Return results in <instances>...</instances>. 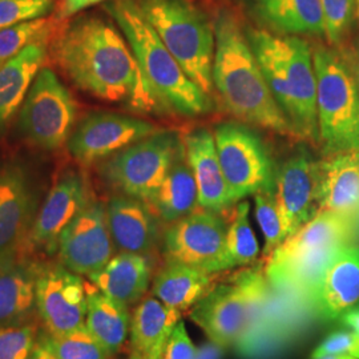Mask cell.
Here are the masks:
<instances>
[{
    "mask_svg": "<svg viewBox=\"0 0 359 359\" xmlns=\"http://www.w3.org/2000/svg\"><path fill=\"white\" fill-rule=\"evenodd\" d=\"M50 53L65 76L90 96L142 111L158 109L127 39L107 18L77 16L53 34Z\"/></svg>",
    "mask_w": 359,
    "mask_h": 359,
    "instance_id": "cell-1",
    "label": "cell"
},
{
    "mask_svg": "<svg viewBox=\"0 0 359 359\" xmlns=\"http://www.w3.org/2000/svg\"><path fill=\"white\" fill-rule=\"evenodd\" d=\"M213 86L231 115L278 133H293L276 102L256 55L237 19L228 11L215 25Z\"/></svg>",
    "mask_w": 359,
    "mask_h": 359,
    "instance_id": "cell-2",
    "label": "cell"
},
{
    "mask_svg": "<svg viewBox=\"0 0 359 359\" xmlns=\"http://www.w3.org/2000/svg\"><path fill=\"white\" fill-rule=\"evenodd\" d=\"M105 10L127 39L158 109L189 117L212 109L209 95L185 74L135 0H111Z\"/></svg>",
    "mask_w": 359,
    "mask_h": 359,
    "instance_id": "cell-3",
    "label": "cell"
},
{
    "mask_svg": "<svg viewBox=\"0 0 359 359\" xmlns=\"http://www.w3.org/2000/svg\"><path fill=\"white\" fill-rule=\"evenodd\" d=\"M248 40L293 133L316 137L317 77L308 41L265 29H252Z\"/></svg>",
    "mask_w": 359,
    "mask_h": 359,
    "instance_id": "cell-4",
    "label": "cell"
},
{
    "mask_svg": "<svg viewBox=\"0 0 359 359\" xmlns=\"http://www.w3.org/2000/svg\"><path fill=\"white\" fill-rule=\"evenodd\" d=\"M358 231L355 221L330 210H320L271 253L265 269L270 285L313 302L335 253L353 245Z\"/></svg>",
    "mask_w": 359,
    "mask_h": 359,
    "instance_id": "cell-5",
    "label": "cell"
},
{
    "mask_svg": "<svg viewBox=\"0 0 359 359\" xmlns=\"http://www.w3.org/2000/svg\"><path fill=\"white\" fill-rule=\"evenodd\" d=\"M145 19L193 83L213 90L215 27L189 0H135Z\"/></svg>",
    "mask_w": 359,
    "mask_h": 359,
    "instance_id": "cell-6",
    "label": "cell"
},
{
    "mask_svg": "<svg viewBox=\"0 0 359 359\" xmlns=\"http://www.w3.org/2000/svg\"><path fill=\"white\" fill-rule=\"evenodd\" d=\"M269 283L261 266L244 270L233 283L215 286L193 308L191 320L222 348L245 344L266 311Z\"/></svg>",
    "mask_w": 359,
    "mask_h": 359,
    "instance_id": "cell-7",
    "label": "cell"
},
{
    "mask_svg": "<svg viewBox=\"0 0 359 359\" xmlns=\"http://www.w3.org/2000/svg\"><path fill=\"white\" fill-rule=\"evenodd\" d=\"M317 77V118L329 154L359 151V86L346 63L325 47L314 55Z\"/></svg>",
    "mask_w": 359,
    "mask_h": 359,
    "instance_id": "cell-8",
    "label": "cell"
},
{
    "mask_svg": "<svg viewBox=\"0 0 359 359\" xmlns=\"http://www.w3.org/2000/svg\"><path fill=\"white\" fill-rule=\"evenodd\" d=\"M182 152L175 132L157 130L104 160L100 175L118 192L148 203Z\"/></svg>",
    "mask_w": 359,
    "mask_h": 359,
    "instance_id": "cell-9",
    "label": "cell"
},
{
    "mask_svg": "<svg viewBox=\"0 0 359 359\" xmlns=\"http://www.w3.org/2000/svg\"><path fill=\"white\" fill-rule=\"evenodd\" d=\"M215 142L231 204L249 194L276 189L277 169L268 147L253 129L224 123L215 130Z\"/></svg>",
    "mask_w": 359,
    "mask_h": 359,
    "instance_id": "cell-10",
    "label": "cell"
},
{
    "mask_svg": "<svg viewBox=\"0 0 359 359\" xmlns=\"http://www.w3.org/2000/svg\"><path fill=\"white\" fill-rule=\"evenodd\" d=\"M74 96L51 68L43 67L19 109L23 135L39 148L55 151L68 142L76 123Z\"/></svg>",
    "mask_w": 359,
    "mask_h": 359,
    "instance_id": "cell-11",
    "label": "cell"
},
{
    "mask_svg": "<svg viewBox=\"0 0 359 359\" xmlns=\"http://www.w3.org/2000/svg\"><path fill=\"white\" fill-rule=\"evenodd\" d=\"M226 225L212 210L200 209L181 218L164 233L163 249L168 262H180L215 274L234 268L228 246Z\"/></svg>",
    "mask_w": 359,
    "mask_h": 359,
    "instance_id": "cell-12",
    "label": "cell"
},
{
    "mask_svg": "<svg viewBox=\"0 0 359 359\" xmlns=\"http://www.w3.org/2000/svg\"><path fill=\"white\" fill-rule=\"evenodd\" d=\"M36 313L55 335L86 329V281L62 264H43L36 278Z\"/></svg>",
    "mask_w": 359,
    "mask_h": 359,
    "instance_id": "cell-13",
    "label": "cell"
},
{
    "mask_svg": "<svg viewBox=\"0 0 359 359\" xmlns=\"http://www.w3.org/2000/svg\"><path fill=\"white\" fill-rule=\"evenodd\" d=\"M156 132L157 128L154 124L142 118L96 112L84 117L77 124L67 147L79 164L92 165Z\"/></svg>",
    "mask_w": 359,
    "mask_h": 359,
    "instance_id": "cell-14",
    "label": "cell"
},
{
    "mask_svg": "<svg viewBox=\"0 0 359 359\" xmlns=\"http://www.w3.org/2000/svg\"><path fill=\"white\" fill-rule=\"evenodd\" d=\"M92 200L86 177L76 170L65 172L55 181L27 236L29 253L52 256L65 228Z\"/></svg>",
    "mask_w": 359,
    "mask_h": 359,
    "instance_id": "cell-15",
    "label": "cell"
},
{
    "mask_svg": "<svg viewBox=\"0 0 359 359\" xmlns=\"http://www.w3.org/2000/svg\"><path fill=\"white\" fill-rule=\"evenodd\" d=\"M114 252L105 206L90 200L62 233L56 255L67 269L90 277L103 269Z\"/></svg>",
    "mask_w": 359,
    "mask_h": 359,
    "instance_id": "cell-16",
    "label": "cell"
},
{
    "mask_svg": "<svg viewBox=\"0 0 359 359\" xmlns=\"http://www.w3.org/2000/svg\"><path fill=\"white\" fill-rule=\"evenodd\" d=\"M274 192L286 238L320 212L316 163L305 151H298L277 170Z\"/></svg>",
    "mask_w": 359,
    "mask_h": 359,
    "instance_id": "cell-17",
    "label": "cell"
},
{
    "mask_svg": "<svg viewBox=\"0 0 359 359\" xmlns=\"http://www.w3.org/2000/svg\"><path fill=\"white\" fill-rule=\"evenodd\" d=\"M35 196L26 169L7 161L0 165V256L25 246L34 222Z\"/></svg>",
    "mask_w": 359,
    "mask_h": 359,
    "instance_id": "cell-18",
    "label": "cell"
},
{
    "mask_svg": "<svg viewBox=\"0 0 359 359\" xmlns=\"http://www.w3.org/2000/svg\"><path fill=\"white\" fill-rule=\"evenodd\" d=\"M40 266L25 246L0 256V327L34 320Z\"/></svg>",
    "mask_w": 359,
    "mask_h": 359,
    "instance_id": "cell-19",
    "label": "cell"
},
{
    "mask_svg": "<svg viewBox=\"0 0 359 359\" xmlns=\"http://www.w3.org/2000/svg\"><path fill=\"white\" fill-rule=\"evenodd\" d=\"M108 228L120 253L151 256L158 243L157 216L145 201L127 194L112 197L105 206Z\"/></svg>",
    "mask_w": 359,
    "mask_h": 359,
    "instance_id": "cell-20",
    "label": "cell"
},
{
    "mask_svg": "<svg viewBox=\"0 0 359 359\" xmlns=\"http://www.w3.org/2000/svg\"><path fill=\"white\" fill-rule=\"evenodd\" d=\"M311 305L326 320L342 318L359 309V248L347 245L335 253Z\"/></svg>",
    "mask_w": 359,
    "mask_h": 359,
    "instance_id": "cell-21",
    "label": "cell"
},
{
    "mask_svg": "<svg viewBox=\"0 0 359 359\" xmlns=\"http://www.w3.org/2000/svg\"><path fill=\"white\" fill-rule=\"evenodd\" d=\"M320 210H330L359 225V151L332 154L316 163Z\"/></svg>",
    "mask_w": 359,
    "mask_h": 359,
    "instance_id": "cell-22",
    "label": "cell"
},
{
    "mask_svg": "<svg viewBox=\"0 0 359 359\" xmlns=\"http://www.w3.org/2000/svg\"><path fill=\"white\" fill-rule=\"evenodd\" d=\"M184 148L197 184L198 206L216 213L231 206L213 135L208 129H196L187 136Z\"/></svg>",
    "mask_w": 359,
    "mask_h": 359,
    "instance_id": "cell-23",
    "label": "cell"
},
{
    "mask_svg": "<svg viewBox=\"0 0 359 359\" xmlns=\"http://www.w3.org/2000/svg\"><path fill=\"white\" fill-rule=\"evenodd\" d=\"M181 311L156 297H144L130 320L129 338L135 354L142 359H161L169 338L181 322Z\"/></svg>",
    "mask_w": 359,
    "mask_h": 359,
    "instance_id": "cell-24",
    "label": "cell"
},
{
    "mask_svg": "<svg viewBox=\"0 0 359 359\" xmlns=\"http://www.w3.org/2000/svg\"><path fill=\"white\" fill-rule=\"evenodd\" d=\"M50 40L29 44L0 67V132H4L20 109L34 79L50 55Z\"/></svg>",
    "mask_w": 359,
    "mask_h": 359,
    "instance_id": "cell-25",
    "label": "cell"
},
{
    "mask_svg": "<svg viewBox=\"0 0 359 359\" xmlns=\"http://www.w3.org/2000/svg\"><path fill=\"white\" fill-rule=\"evenodd\" d=\"M152 277L151 258L136 253H118L103 269L92 274L90 283L124 306L140 302Z\"/></svg>",
    "mask_w": 359,
    "mask_h": 359,
    "instance_id": "cell-26",
    "label": "cell"
},
{
    "mask_svg": "<svg viewBox=\"0 0 359 359\" xmlns=\"http://www.w3.org/2000/svg\"><path fill=\"white\" fill-rule=\"evenodd\" d=\"M258 19L283 35H325L320 0H252Z\"/></svg>",
    "mask_w": 359,
    "mask_h": 359,
    "instance_id": "cell-27",
    "label": "cell"
},
{
    "mask_svg": "<svg viewBox=\"0 0 359 359\" xmlns=\"http://www.w3.org/2000/svg\"><path fill=\"white\" fill-rule=\"evenodd\" d=\"M213 287L210 273L167 261L154 277L152 294L169 308L182 313L194 308Z\"/></svg>",
    "mask_w": 359,
    "mask_h": 359,
    "instance_id": "cell-28",
    "label": "cell"
},
{
    "mask_svg": "<svg viewBox=\"0 0 359 359\" xmlns=\"http://www.w3.org/2000/svg\"><path fill=\"white\" fill-rule=\"evenodd\" d=\"M87 316L86 329L112 355L127 342L130 330L129 308L103 293L92 283H86Z\"/></svg>",
    "mask_w": 359,
    "mask_h": 359,
    "instance_id": "cell-29",
    "label": "cell"
},
{
    "mask_svg": "<svg viewBox=\"0 0 359 359\" xmlns=\"http://www.w3.org/2000/svg\"><path fill=\"white\" fill-rule=\"evenodd\" d=\"M147 204L157 217L169 224L179 221L197 209L198 191L185 156V148Z\"/></svg>",
    "mask_w": 359,
    "mask_h": 359,
    "instance_id": "cell-30",
    "label": "cell"
},
{
    "mask_svg": "<svg viewBox=\"0 0 359 359\" xmlns=\"http://www.w3.org/2000/svg\"><path fill=\"white\" fill-rule=\"evenodd\" d=\"M38 342L57 359H112V354L87 330L55 335L44 330Z\"/></svg>",
    "mask_w": 359,
    "mask_h": 359,
    "instance_id": "cell-31",
    "label": "cell"
},
{
    "mask_svg": "<svg viewBox=\"0 0 359 359\" xmlns=\"http://www.w3.org/2000/svg\"><path fill=\"white\" fill-rule=\"evenodd\" d=\"M53 29L55 23L50 18H41L0 29V67L10 62L29 44L52 39Z\"/></svg>",
    "mask_w": 359,
    "mask_h": 359,
    "instance_id": "cell-32",
    "label": "cell"
},
{
    "mask_svg": "<svg viewBox=\"0 0 359 359\" xmlns=\"http://www.w3.org/2000/svg\"><path fill=\"white\" fill-rule=\"evenodd\" d=\"M226 246L236 266H245L257 259L259 248L249 221L248 201L237 205L234 218L226 231Z\"/></svg>",
    "mask_w": 359,
    "mask_h": 359,
    "instance_id": "cell-33",
    "label": "cell"
},
{
    "mask_svg": "<svg viewBox=\"0 0 359 359\" xmlns=\"http://www.w3.org/2000/svg\"><path fill=\"white\" fill-rule=\"evenodd\" d=\"M256 201V218L261 231L264 234L265 257L271 253L286 240L283 231V218L276 200L274 191H262L255 194Z\"/></svg>",
    "mask_w": 359,
    "mask_h": 359,
    "instance_id": "cell-34",
    "label": "cell"
},
{
    "mask_svg": "<svg viewBox=\"0 0 359 359\" xmlns=\"http://www.w3.org/2000/svg\"><path fill=\"white\" fill-rule=\"evenodd\" d=\"M38 334V323L34 320L0 327V359H28Z\"/></svg>",
    "mask_w": 359,
    "mask_h": 359,
    "instance_id": "cell-35",
    "label": "cell"
},
{
    "mask_svg": "<svg viewBox=\"0 0 359 359\" xmlns=\"http://www.w3.org/2000/svg\"><path fill=\"white\" fill-rule=\"evenodd\" d=\"M55 0H0V29L47 18Z\"/></svg>",
    "mask_w": 359,
    "mask_h": 359,
    "instance_id": "cell-36",
    "label": "cell"
},
{
    "mask_svg": "<svg viewBox=\"0 0 359 359\" xmlns=\"http://www.w3.org/2000/svg\"><path fill=\"white\" fill-rule=\"evenodd\" d=\"M321 1L325 35L330 44H338L350 28L357 0H320Z\"/></svg>",
    "mask_w": 359,
    "mask_h": 359,
    "instance_id": "cell-37",
    "label": "cell"
},
{
    "mask_svg": "<svg viewBox=\"0 0 359 359\" xmlns=\"http://www.w3.org/2000/svg\"><path fill=\"white\" fill-rule=\"evenodd\" d=\"M330 354H345L359 358V334L345 330L330 334L321 345L314 350L311 358Z\"/></svg>",
    "mask_w": 359,
    "mask_h": 359,
    "instance_id": "cell-38",
    "label": "cell"
},
{
    "mask_svg": "<svg viewBox=\"0 0 359 359\" xmlns=\"http://www.w3.org/2000/svg\"><path fill=\"white\" fill-rule=\"evenodd\" d=\"M197 348L193 345L184 322L176 326L161 359H196Z\"/></svg>",
    "mask_w": 359,
    "mask_h": 359,
    "instance_id": "cell-39",
    "label": "cell"
},
{
    "mask_svg": "<svg viewBox=\"0 0 359 359\" xmlns=\"http://www.w3.org/2000/svg\"><path fill=\"white\" fill-rule=\"evenodd\" d=\"M107 0H63L59 11V18L65 19L75 16L79 13L90 8L92 6H96L99 3H103Z\"/></svg>",
    "mask_w": 359,
    "mask_h": 359,
    "instance_id": "cell-40",
    "label": "cell"
},
{
    "mask_svg": "<svg viewBox=\"0 0 359 359\" xmlns=\"http://www.w3.org/2000/svg\"><path fill=\"white\" fill-rule=\"evenodd\" d=\"M222 350H224L222 347L218 346L213 342H209L197 348L196 359H221Z\"/></svg>",
    "mask_w": 359,
    "mask_h": 359,
    "instance_id": "cell-41",
    "label": "cell"
},
{
    "mask_svg": "<svg viewBox=\"0 0 359 359\" xmlns=\"http://www.w3.org/2000/svg\"><path fill=\"white\" fill-rule=\"evenodd\" d=\"M28 359H57L53 354H52L50 350H47L46 347L43 346L41 344H39L36 341V345L32 348L31 354Z\"/></svg>",
    "mask_w": 359,
    "mask_h": 359,
    "instance_id": "cell-42",
    "label": "cell"
},
{
    "mask_svg": "<svg viewBox=\"0 0 359 359\" xmlns=\"http://www.w3.org/2000/svg\"><path fill=\"white\" fill-rule=\"evenodd\" d=\"M313 359H359L351 355H345V354H330V355H322V357H317Z\"/></svg>",
    "mask_w": 359,
    "mask_h": 359,
    "instance_id": "cell-43",
    "label": "cell"
},
{
    "mask_svg": "<svg viewBox=\"0 0 359 359\" xmlns=\"http://www.w3.org/2000/svg\"><path fill=\"white\" fill-rule=\"evenodd\" d=\"M128 359H142V358H140V357H139V355H137V354H135V353H132V354H130V357H129Z\"/></svg>",
    "mask_w": 359,
    "mask_h": 359,
    "instance_id": "cell-44",
    "label": "cell"
},
{
    "mask_svg": "<svg viewBox=\"0 0 359 359\" xmlns=\"http://www.w3.org/2000/svg\"><path fill=\"white\" fill-rule=\"evenodd\" d=\"M357 81H358V86H359V53H358V62H357Z\"/></svg>",
    "mask_w": 359,
    "mask_h": 359,
    "instance_id": "cell-45",
    "label": "cell"
},
{
    "mask_svg": "<svg viewBox=\"0 0 359 359\" xmlns=\"http://www.w3.org/2000/svg\"><path fill=\"white\" fill-rule=\"evenodd\" d=\"M357 13H358L359 18V0H357Z\"/></svg>",
    "mask_w": 359,
    "mask_h": 359,
    "instance_id": "cell-46",
    "label": "cell"
},
{
    "mask_svg": "<svg viewBox=\"0 0 359 359\" xmlns=\"http://www.w3.org/2000/svg\"><path fill=\"white\" fill-rule=\"evenodd\" d=\"M358 311H359V309H358Z\"/></svg>",
    "mask_w": 359,
    "mask_h": 359,
    "instance_id": "cell-47",
    "label": "cell"
}]
</instances>
